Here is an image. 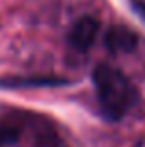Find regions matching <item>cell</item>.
Listing matches in <instances>:
<instances>
[{
	"label": "cell",
	"instance_id": "cell-1",
	"mask_svg": "<svg viewBox=\"0 0 145 147\" xmlns=\"http://www.w3.org/2000/svg\"><path fill=\"white\" fill-rule=\"evenodd\" d=\"M93 86L102 114L110 121H121L140 100V91L132 80L108 63H101L93 71Z\"/></svg>",
	"mask_w": 145,
	"mask_h": 147
},
{
	"label": "cell",
	"instance_id": "cell-2",
	"mask_svg": "<svg viewBox=\"0 0 145 147\" xmlns=\"http://www.w3.org/2000/svg\"><path fill=\"white\" fill-rule=\"evenodd\" d=\"M99 32H101V22L95 17H82L72 24L67 36V43L71 49L78 50V52H87L91 45L95 43Z\"/></svg>",
	"mask_w": 145,
	"mask_h": 147
},
{
	"label": "cell",
	"instance_id": "cell-3",
	"mask_svg": "<svg viewBox=\"0 0 145 147\" xmlns=\"http://www.w3.org/2000/svg\"><path fill=\"white\" fill-rule=\"evenodd\" d=\"M138 34L128 26H110L104 34V45L112 54H130L138 49Z\"/></svg>",
	"mask_w": 145,
	"mask_h": 147
},
{
	"label": "cell",
	"instance_id": "cell-4",
	"mask_svg": "<svg viewBox=\"0 0 145 147\" xmlns=\"http://www.w3.org/2000/svg\"><path fill=\"white\" fill-rule=\"evenodd\" d=\"M22 134V123L15 119L13 115L0 119V147L13 145L21 140Z\"/></svg>",
	"mask_w": 145,
	"mask_h": 147
},
{
	"label": "cell",
	"instance_id": "cell-5",
	"mask_svg": "<svg viewBox=\"0 0 145 147\" xmlns=\"http://www.w3.org/2000/svg\"><path fill=\"white\" fill-rule=\"evenodd\" d=\"M60 84H69V80L62 78H22V80H7V82H0V86L6 88H28V86H60Z\"/></svg>",
	"mask_w": 145,
	"mask_h": 147
}]
</instances>
